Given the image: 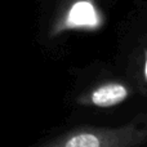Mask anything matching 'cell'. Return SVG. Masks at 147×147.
Wrapping results in <instances>:
<instances>
[{"mask_svg": "<svg viewBox=\"0 0 147 147\" xmlns=\"http://www.w3.org/2000/svg\"><path fill=\"white\" fill-rule=\"evenodd\" d=\"M145 74H146V78H147V57H146V63H145Z\"/></svg>", "mask_w": 147, "mask_h": 147, "instance_id": "277c9868", "label": "cell"}, {"mask_svg": "<svg viewBox=\"0 0 147 147\" xmlns=\"http://www.w3.org/2000/svg\"><path fill=\"white\" fill-rule=\"evenodd\" d=\"M101 22L96 0H72L52 27V35L75 28H96Z\"/></svg>", "mask_w": 147, "mask_h": 147, "instance_id": "7a4b0ae2", "label": "cell"}, {"mask_svg": "<svg viewBox=\"0 0 147 147\" xmlns=\"http://www.w3.org/2000/svg\"><path fill=\"white\" fill-rule=\"evenodd\" d=\"M147 142V115L119 127H80L36 147H141Z\"/></svg>", "mask_w": 147, "mask_h": 147, "instance_id": "6da1fadb", "label": "cell"}, {"mask_svg": "<svg viewBox=\"0 0 147 147\" xmlns=\"http://www.w3.org/2000/svg\"><path fill=\"white\" fill-rule=\"evenodd\" d=\"M128 96H129V90L125 85L119 83H109L94 89L90 93L89 101L97 107L109 109L121 103L128 98Z\"/></svg>", "mask_w": 147, "mask_h": 147, "instance_id": "3957f363", "label": "cell"}]
</instances>
